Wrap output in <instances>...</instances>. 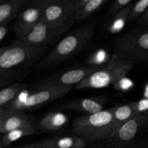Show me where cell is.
<instances>
[{
    "mask_svg": "<svg viewBox=\"0 0 148 148\" xmlns=\"http://www.w3.org/2000/svg\"><path fill=\"white\" fill-rule=\"evenodd\" d=\"M95 32L94 23L80 26L59 42L56 47L37 64V68L51 67L67 60L79 52L91 39Z\"/></svg>",
    "mask_w": 148,
    "mask_h": 148,
    "instance_id": "1",
    "label": "cell"
},
{
    "mask_svg": "<svg viewBox=\"0 0 148 148\" xmlns=\"http://www.w3.org/2000/svg\"><path fill=\"white\" fill-rule=\"evenodd\" d=\"M72 130L75 136L86 142L105 141L114 133L113 108L77 117Z\"/></svg>",
    "mask_w": 148,
    "mask_h": 148,
    "instance_id": "2",
    "label": "cell"
},
{
    "mask_svg": "<svg viewBox=\"0 0 148 148\" xmlns=\"http://www.w3.org/2000/svg\"><path fill=\"white\" fill-rule=\"evenodd\" d=\"M72 88L42 82L34 90L23 89L14 101L2 108L21 111L33 110L64 96Z\"/></svg>",
    "mask_w": 148,
    "mask_h": 148,
    "instance_id": "3",
    "label": "cell"
},
{
    "mask_svg": "<svg viewBox=\"0 0 148 148\" xmlns=\"http://www.w3.org/2000/svg\"><path fill=\"white\" fill-rule=\"evenodd\" d=\"M113 54L135 64L148 59V27H138L114 40Z\"/></svg>",
    "mask_w": 148,
    "mask_h": 148,
    "instance_id": "4",
    "label": "cell"
},
{
    "mask_svg": "<svg viewBox=\"0 0 148 148\" xmlns=\"http://www.w3.org/2000/svg\"><path fill=\"white\" fill-rule=\"evenodd\" d=\"M134 64L119 59L112 54L111 61L107 64L91 74L88 77L75 88L77 90L99 89L113 85L121 77L127 75L132 69Z\"/></svg>",
    "mask_w": 148,
    "mask_h": 148,
    "instance_id": "5",
    "label": "cell"
},
{
    "mask_svg": "<svg viewBox=\"0 0 148 148\" xmlns=\"http://www.w3.org/2000/svg\"><path fill=\"white\" fill-rule=\"evenodd\" d=\"M41 4L42 20L64 33L76 21L75 0H41Z\"/></svg>",
    "mask_w": 148,
    "mask_h": 148,
    "instance_id": "6",
    "label": "cell"
},
{
    "mask_svg": "<svg viewBox=\"0 0 148 148\" xmlns=\"http://www.w3.org/2000/svg\"><path fill=\"white\" fill-rule=\"evenodd\" d=\"M43 49L33 47L15 41L13 44L1 48L0 50L1 75L17 67L28 66L43 52Z\"/></svg>",
    "mask_w": 148,
    "mask_h": 148,
    "instance_id": "7",
    "label": "cell"
},
{
    "mask_svg": "<svg viewBox=\"0 0 148 148\" xmlns=\"http://www.w3.org/2000/svg\"><path fill=\"white\" fill-rule=\"evenodd\" d=\"M147 121V116H137L121 125L109 138L103 142L112 148H132L136 137Z\"/></svg>",
    "mask_w": 148,
    "mask_h": 148,
    "instance_id": "8",
    "label": "cell"
},
{
    "mask_svg": "<svg viewBox=\"0 0 148 148\" xmlns=\"http://www.w3.org/2000/svg\"><path fill=\"white\" fill-rule=\"evenodd\" d=\"M63 34V32L51 27L41 20L30 33L16 41L43 49L44 47L56 41Z\"/></svg>",
    "mask_w": 148,
    "mask_h": 148,
    "instance_id": "9",
    "label": "cell"
},
{
    "mask_svg": "<svg viewBox=\"0 0 148 148\" xmlns=\"http://www.w3.org/2000/svg\"><path fill=\"white\" fill-rule=\"evenodd\" d=\"M43 7L41 1H35L26 6L20 13L14 24V31L17 39H20L30 33L42 20Z\"/></svg>",
    "mask_w": 148,
    "mask_h": 148,
    "instance_id": "10",
    "label": "cell"
},
{
    "mask_svg": "<svg viewBox=\"0 0 148 148\" xmlns=\"http://www.w3.org/2000/svg\"><path fill=\"white\" fill-rule=\"evenodd\" d=\"M101 67L87 65L82 67L70 69L58 76L49 78L46 81H43V82L64 87H72V88L73 85H75L76 87L82 81L85 80L87 77H88L91 74L95 72Z\"/></svg>",
    "mask_w": 148,
    "mask_h": 148,
    "instance_id": "11",
    "label": "cell"
},
{
    "mask_svg": "<svg viewBox=\"0 0 148 148\" xmlns=\"http://www.w3.org/2000/svg\"><path fill=\"white\" fill-rule=\"evenodd\" d=\"M33 117L24 111L0 108V132L5 134L12 130L33 125Z\"/></svg>",
    "mask_w": 148,
    "mask_h": 148,
    "instance_id": "12",
    "label": "cell"
},
{
    "mask_svg": "<svg viewBox=\"0 0 148 148\" xmlns=\"http://www.w3.org/2000/svg\"><path fill=\"white\" fill-rule=\"evenodd\" d=\"M105 103V98L102 97L79 98L62 104L60 108L75 111L85 112V114H90L103 111Z\"/></svg>",
    "mask_w": 148,
    "mask_h": 148,
    "instance_id": "13",
    "label": "cell"
},
{
    "mask_svg": "<svg viewBox=\"0 0 148 148\" xmlns=\"http://www.w3.org/2000/svg\"><path fill=\"white\" fill-rule=\"evenodd\" d=\"M87 142L77 136L53 137L33 143L38 148H85Z\"/></svg>",
    "mask_w": 148,
    "mask_h": 148,
    "instance_id": "14",
    "label": "cell"
},
{
    "mask_svg": "<svg viewBox=\"0 0 148 148\" xmlns=\"http://www.w3.org/2000/svg\"><path fill=\"white\" fill-rule=\"evenodd\" d=\"M25 0H5L0 4V25L8 24L14 18H17L20 13L27 6Z\"/></svg>",
    "mask_w": 148,
    "mask_h": 148,
    "instance_id": "15",
    "label": "cell"
},
{
    "mask_svg": "<svg viewBox=\"0 0 148 148\" xmlns=\"http://www.w3.org/2000/svg\"><path fill=\"white\" fill-rule=\"evenodd\" d=\"M69 121L67 115L60 111H53L43 116L38 121V127L44 132L57 131L64 128Z\"/></svg>",
    "mask_w": 148,
    "mask_h": 148,
    "instance_id": "16",
    "label": "cell"
},
{
    "mask_svg": "<svg viewBox=\"0 0 148 148\" xmlns=\"http://www.w3.org/2000/svg\"><path fill=\"white\" fill-rule=\"evenodd\" d=\"M138 115L139 114H137L134 103L121 104V105L113 107L114 132L121 125L127 123V121H130Z\"/></svg>",
    "mask_w": 148,
    "mask_h": 148,
    "instance_id": "17",
    "label": "cell"
},
{
    "mask_svg": "<svg viewBox=\"0 0 148 148\" xmlns=\"http://www.w3.org/2000/svg\"><path fill=\"white\" fill-rule=\"evenodd\" d=\"M132 4L129 5L119 13L112 16L110 18L106 24V30L108 33L114 35L122 31L127 23H128Z\"/></svg>",
    "mask_w": 148,
    "mask_h": 148,
    "instance_id": "18",
    "label": "cell"
},
{
    "mask_svg": "<svg viewBox=\"0 0 148 148\" xmlns=\"http://www.w3.org/2000/svg\"><path fill=\"white\" fill-rule=\"evenodd\" d=\"M36 134V130L33 125L22 127L17 130H12L9 132L3 134L1 141V145L7 147L14 142L20 140L23 137L33 135Z\"/></svg>",
    "mask_w": 148,
    "mask_h": 148,
    "instance_id": "19",
    "label": "cell"
},
{
    "mask_svg": "<svg viewBox=\"0 0 148 148\" xmlns=\"http://www.w3.org/2000/svg\"><path fill=\"white\" fill-rule=\"evenodd\" d=\"M25 88V84L16 83L2 88L0 91V108H4L14 101L20 92Z\"/></svg>",
    "mask_w": 148,
    "mask_h": 148,
    "instance_id": "20",
    "label": "cell"
},
{
    "mask_svg": "<svg viewBox=\"0 0 148 148\" xmlns=\"http://www.w3.org/2000/svg\"><path fill=\"white\" fill-rule=\"evenodd\" d=\"M107 2L108 0H88L87 4L82 8L76 12L75 20L77 22H81L86 20L99 10Z\"/></svg>",
    "mask_w": 148,
    "mask_h": 148,
    "instance_id": "21",
    "label": "cell"
},
{
    "mask_svg": "<svg viewBox=\"0 0 148 148\" xmlns=\"http://www.w3.org/2000/svg\"><path fill=\"white\" fill-rule=\"evenodd\" d=\"M112 55L104 49H99L92 52L87 60V65L93 66H101L107 64L111 61Z\"/></svg>",
    "mask_w": 148,
    "mask_h": 148,
    "instance_id": "22",
    "label": "cell"
},
{
    "mask_svg": "<svg viewBox=\"0 0 148 148\" xmlns=\"http://www.w3.org/2000/svg\"><path fill=\"white\" fill-rule=\"evenodd\" d=\"M148 9V0H140L134 1L132 4L131 10L129 15L128 23L138 20L145 13Z\"/></svg>",
    "mask_w": 148,
    "mask_h": 148,
    "instance_id": "23",
    "label": "cell"
},
{
    "mask_svg": "<svg viewBox=\"0 0 148 148\" xmlns=\"http://www.w3.org/2000/svg\"><path fill=\"white\" fill-rule=\"evenodd\" d=\"M112 85L114 86V89H116V90L125 92H128L134 88V82L131 78L128 77L126 75V76L121 77L119 79H117Z\"/></svg>",
    "mask_w": 148,
    "mask_h": 148,
    "instance_id": "24",
    "label": "cell"
},
{
    "mask_svg": "<svg viewBox=\"0 0 148 148\" xmlns=\"http://www.w3.org/2000/svg\"><path fill=\"white\" fill-rule=\"evenodd\" d=\"M133 2H134L133 0H116V1H114L109 9V14L112 17V16L119 13L120 12L122 11Z\"/></svg>",
    "mask_w": 148,
    "mask_h": 148,
    "instance_id": "25",
    "label": "cell"
},
{
    "mask_svg": "<svg viewBox=\"0 0 148 148\" xmlns=\"http://www.w3.org/2000/svg\"><path fill=\"white\" fill-rule=\"evenodd\" d=\"M134 105L139 115L148 117V98H142L139 101L134 102Z\"/></svg>",
    "mask_w": 148,
    "mask_h": 148,
    "instance_id": "26",
    "label": "cell"
},
{
    "mask_svg": "<svg viewBox=\"0 0 148 148\" xmlns=\"http://www.w3.org/2000/svg\"><path fill=\"white\" fill-rule=\"evenodd\" d=\"M138 27H148V9L144 14L137 21Z\"/></svg>",
    "mask_w": 148,
    "mask_h": 148,
    "instance_id": "27",
    "label": "cell"
},
{
    "mask_svg": "<svg viewBox=\"0 0 148 148\" xmlns=\"http://www.w3.org/2000/svg\"><path fill=\"white\" fill-rule=\"evenodd\" d=\"M9 30H10V27L8 26V25H0V40L1 41H3L4 39L5 38Z\"/></svg>",
    "mask_w": 148,
    "mask_h": 148,
    "instance_id": "28",
    "label": "cell"
},
{
    "mask_svg": "<svg viewBox=\"0 0 148 148\" xmlns=\"http://www.w3.org/2000/svg\"><path fill=\"white\" fill-rule=\"evenodd\" d=\"M88 1V0H75V7L76 12L82 8Z\"/></svg>",
    "mask_w": 148,
    "mask_h": 148,
    "instance_id": "29",
    "label": "cell"
},
{
    "mask_svg": "<svg viewBox=\"0 0 148 148\" xmlns=\"http://www.w3.org/2000/svg\"><path fill=\"white\" fill-rule=\"evenodd\" d=\"M143 98H148V80L145 84L144 89H143Z\"/></svg>",
    "mask_w": 148,
    "mask_h": 148,
    "instance_id": "30",
    "label": "cell"
},
{
    "mask_svg": "<svg viewBox=\"0 0 148 148\" xmlns=\"http://www.w3.org/2000/svg\"><path fill=\"white\" fill-rule=\"evenodd\" d=\"M0 148H7V147H4V146L2 145H0ZM11 148H38V147L31 145H28V146H23V147H11Z\"/></svg>",
    "mask_w": 148,
    "mask_h": 148,
    "instance_id": "31",
    "label": "cell"
},
{
    "mask_svg": "<svg viewBox=\"0 0 148 148\" xmlns=\"http://www.w3.org/2000/svg\"><path fill=\"white\" fill-rule=\"evenodd\" d=\"M92 148H96V147H92Z\"/></svg>",
    "mask_w": 148,
    "mask_h": 148,
    "instance_id": "32",
    "label": "cell"
}]
</instances>
